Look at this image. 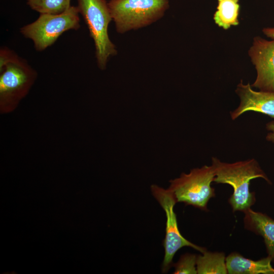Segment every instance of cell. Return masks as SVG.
Masks as SVG:
<instances>
[{
  "label": "cell",
  "instance_id": "1",
  "mask_svg": "<svg viewBox=\"0 0 274 274\" xmlns=\"http://www.w3.org/2000/svg\"><path fill=\"white\" fill-rule=\"evenodd\" d=\"M212 165L215 172L214 182L227 184L233 190L228 199L233 212L243 213L255 203V192H250V181L262 178L267 183L270 181L254 159L233 163L221 161L216 157L212 158Z\"/></svg>",
  "mask_w": 274,
  "mask_h": 274
},
{
  "label": "cell",
  "instance_id": "2",
  "mask_svg": "<svg viewBox=\"0 0 274 274\" xmlns=\"http://www.w3.org/2000/svg\"><path fill=\"white\" fill-rule=\"evenodd\" d=\"M116 31L123 34L138 30L161 19L169 8L168 0H110Z\"/></svg>",
  "mask_w": 274,
  "mask_h": 274
},
{
  "label": "cell",
  "instance_id": "3",
  "mask_svg": "<svg viewBox=\"0 0 274 274\" xmlns=\"http://www.w3.org/2000/svg\"><path fill=\"white\" fill-rule=\"evenodd\" d=\"M77 2L80 14L94 42L97 66L104 71L110 58L118 54L108 33L109 24L113 21L108 3L106 0H77Z\"/></svg>",
  "mask_w": 274,
  "mask_h": 274
},
{
  "label": "cell",
  "instance_id": "4",
  "mask_svg": "<svg viewBox=\"0 0 274 274\" xmlns=\"http://www.w3.org/2000/svg\"><path fill=\"white\" fill-rule=\"evenodd\" d=\"M79 14L77 6H74L58 14H40L35 21L22 26L20 32L24 38L31 40L37 51H43L64 32L80 28Z\"/></svg>",
  "mask_w": 274,
  "mask_h": 274
},
{
  "label": "cell",
  "instance_id": "5",
  "mask_svg": "<svg viewBox=\"0 0 274 274\" xmlns=\"http://www.w3.org/2000/svg\"><path fill=\"white\" fill-rule=\"evenodd\" d=\"M38 74L27 61L20 56L0 70V113L15 111L28 94Z\"/></svg>",
  "mask_w": 274,
  "mask_h": 274
},
{
  "label": "cell",
  "instance_id": "6",
  "mask_svg": "<svg viewBox=\"0 0 274 274\" xmlns=\"http://www.w3.org/2000/svg\"><path fill=\"white\" fill-rule=\"evenodd\" d=\"M214 177L213 166L204 165L170 180L167 189L173 194L177 203L182 202L208 211L209 200L215 196V189L211 186Z\"/></svg>",
  "mask_w": 274,
  "mask_h": 274
},
{
  "label": "cell",
  "instance_id": "7",
  "mask_svg": "<svg viewBox=\"0 0 274 274\" xmlns=\"http://www.w3.org/2000/svg\"><path fill=\"white\" fill-rule=\"evenodd\" d=\"M151 191L166 215L165 235L163 242L164 256L161 271L162 273H166L173 266V258L179 249L189 247L202 253L207 249L191 243L181 233L174 211L177 202L172 192L167 188L164 189L156 185H151Z\"/></svg>",
  "mask_w": 274,
  "mask_h": 274
},
{
  "label": "cell",
  "instance_id": "8",
  "mask_svg": "<svg viewBox=\"0 0 274 274\" xmlns=\"http://www.w3.org/2000/svg\"><path fill=\"white\" fill-rule=\"evenodd\" d=\"M249 55L257 71L252 87L261 91L274 92V39L254 38Z\"/></svg>",
  "mask_w": 274,
  "mask_h": 274
},
{
  "label": "cell",
  "instance_id": "9",
  "mask_svg": "<svg viewBox=\"0 0 274 274\" xmlns=\"http://www.w3.org/2000/svg\"><path fill=\"white\" fill-rule=\"evenodd\" d=\"M240 99L238 107L230 113L231 118L235 120L247 111L262 113L274 118V92L256 91L249 83L242 80L235 90Z\"/></svg>",
  "mask_w": 274,
  "mask_h": 274
},
{
  "label": "cell",
  "instance_id": "10",
  "mask_svg": "<svg viewBox=\"0 0 274 274\" xmlns=\"http://www.w3.org/2000/svg\"><path fill=\"white\" fill-rule=\"evenodd\" d=\"M244 213L245 228L263 237L268 256L274 261V220L251 208Z\"/></svg>",
  "mask_w": 274,
  "mask_h": 274
},
{
  "label": "cell",
  "instance_id": "11",
  "mask_svg": "<svg viewBox=\"0 0 274 274\" xmlns=\"http://www.w3.org/2000/svg\"><path fill=\"white\" fill-rule=\"evenodd\" d=\"M269 256L258 260L244 257L237 252H232L226 257L228 273L274 274V268Z\"/></svg>",
  "mask_w": 274,
  "mask_h": 274
},
{
  "label": "cell",
  "instance_id": "12",
  "mask_svg": "<svg viewBox=\"0 0 274 274\" xmlns=\"http://www.w3.org/2000/svg\"><path fill=\"white\" fill-rule=\"evenodd\" d=\"M196 269L198 274L228 273L224 253L204 251L197 256Z\"/></svg>",
  "mask_w": 274,
  "mask_h": 274
},
{
  "label": "cell",
  "instance_id": "13",
  "mask_svg": "<svg viewBox=\"0 0 274 274\" xmlns=\"http://www.w3.org/2000/svg\"><path fill=\"white\" fill-rule=\"evenodd\" d=\"M217 9L214 20L219 27L227 29L232 25L239 24L238 0H218Z\"/></svg>",
  "mask_w": 274,
  "mask_h": 274
},
{
  "label": "cell",
  "instance_id": "14",
  "mask_svg": "<svg viewBox=\"0 0 274 274\" xmlns=\"http://www.w3.org/2000/svg\"><path fill=\"white\" fill-rule=\"evenodd\" d=\"M71 0H26L27 5L40 14H58L67 10Z\"/></svg>",
  "mask_w": 274,
  "mask_h": 274
},
{
  "label": "cell",
  "instance_id": "15",
  "mask_svg": "<svg viewBox=\"0 0 274 274\" xmlns=\"http://www.w3.org/2000/svg\"><path fill=\"white\" fill-rule=\"evenodd\" d=\"M197 255L186 253L181 256L177 262L174 264L175 267L174 273L196 274Z\"/></svg>",
  "mask_w": 274,
  "mask_h": 274
},
{
  "label": "cell",
  "instance_id": "16",
  "mask_svg": "<svg viewBox=\"0 0 274 274\" xmlns=\"http://www.w3.org/2000/svg\"><path fill=\"white\" fill-rule=\"evenodd\" d=\"M19 57V56L14 51L7 47H1L0 49V70Z\"/></svg>",
  "mask_w": 274,
  "mask_h": 274
},
{
  "label": "cell",
  "instance_id": "17",
  "mask_svg": "<svg viewBox=\"0 0 274 274\" xmlns=\"http://www.w3.org/2000/svg\"><path fill=\"white\" fill-rule=\"evenodd\" d=\"M266 129L269 131L266 135V140L268 141L274 143V120L266 124Z\"/></svg>",
  "mask_w": 274,
  "mask_h": 274
},
{
  "label": "cell",
  "instance_id": "18",
  "mask_svg": "<svg viewBox=\"0 0 274 274\" xmlns=\"http://www.w3.org/2000/svg\"><path fill=\"white\" fill-rule=\"evenodd\" d=\"M264 34L268 38L274 39V27H266L262 30Z\"/></svg>",
  "mask_w": 274,
  "mask_h": 274
}]
</instances>
